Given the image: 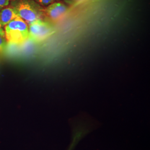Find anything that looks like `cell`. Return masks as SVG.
<instances>
[{"instance_id": "6da1fadb", "label": "cell", "mask_w": 150, "mask_h": 150, "mask_svg": "<svg viewBox=\"0 0 150 150\" xmlns=\"http://www.w3.org/2000/svg\"><path fill=\"white\" fill-rule=\"evenodd\" d=\"M11 7L28 25L45 16L44 8L35 0H11Z\"/></svg>"}, {"instance_id": "7a4b0ae2", "label": "cell", "mask_w": 150, "mask_h": 150, "mask_svg": "<svg viewBox=\"0 0 150 150\" xmlns=\"http://www.w3.org/2000/svg\"><path fill=\"white\" fill-rule=\"evenodd\" d=\"M5 33L7 42L21 44L28 38V26L18 16L5 26Z\"/></svg>"}, {"instance_id": "3957f363", "label": "cell", "mask_w": 150, "mask_h": 150, "mask_svg": "<svg viewBox=\"0 0 150 150\" xmlns=\"http://www.w3.org/2000/svg\"><path fill=\"white\" fill-rule=\"evenodd\" d=\"M55 32L54 26L48 21L38 20L29 25L28 38L33 42H41Z\"/></svg>"}, {"instance_id": "277c9868", "label": "cell", "mask_w": 150, "mask_h": 150, "mask_svg": "<svg viewBox=\"0 0 150 150\" xmlns=\"http://www.w3.org/2000/svg\"><path fill=\"white\" fill-rule=\"evenodd\" d=\"M68 11L67 6L61 2H54L44 9L45 16L53 21L61 20Z\"/></svg>"}, {"instance_id": "5b68a950", "label": "cell", "mask_w": 150, "mask_h": 150, "mask_svg": "<svg viewBox=\"0 0 150 150\" xmlns=\"http://www.w3.org/2000/svg\"><path fill=\"white\" fill-rule=\"evenodd\" d=\"M18 16L14 10L11 7H7L0 10V24L2 27H5L9 22Z\"/></svg>"}, {"instance_id": "8992f818", "label": "cell", "mask_w": 150, "mask_h": 150, "mask_svg": "<svg viewBox=\"0 0 150 150\" xmlns=\"http://www.w3.org/2000/svg\"><path fill=\"white\" fill-rule=\"evenodd\" d=\"M64 2L70 6H76L82 3L85 0H63Z\"/></svg>"}, {"instance_id": "52a82bcc", "label": "cell", "mask_w": 150, "mask_h": 150, "mask_svg": "<svg viewBox=\"0 0 150 150\" xmlns=\"http://www.w3.org/2000/svg\"><path fill=\"white\" fill-rule=\"evenodd\" d=\"M35 1L41 6H47L55 2L56 0H35Z\"/></svg>"}, {"instance_id": "ba28073f", "label": "cell", "mask_w": 150, "mask_h": 150, "mask_svg": "<svg viewBox=\"0 0 150 150\" xmlns=\"http://www.w3.org/2000/svg\"><path fill=\"white\" fill-rule=\"evenodd\" d=\"M7 46V41L5 38L0 36V52H2Z\"/></svg>"}, {"instance_id": "9c48e42d", "label": "cell", "mask_w": 150, "mask_h": 150, "mask_svg": "<svg viewBox=\"0 0 150 150\" xmlns=\"http://www.w3.org/2000/svg\"><path fill=\"white\" fill-rule=\"evenodd\" d=\"M10 0H0V10L4 7L8 5Z\"/></svg>"}, {"instance_id": "30bf717a", "label": "cell", "mask_w": 150, "mask_h": 150, "mask_svg": "<svg viewBox=\"0 0 150 150\" xmlns=\"http://www.w3.org/2000/svg\"><path fill=\"white\" fill-rule=\"evenodd\" d=\"M0 36H1L3 38L5 37V31L4 30L3 28L1 26L0 24Z\"/></svg>"}]
</instances>
